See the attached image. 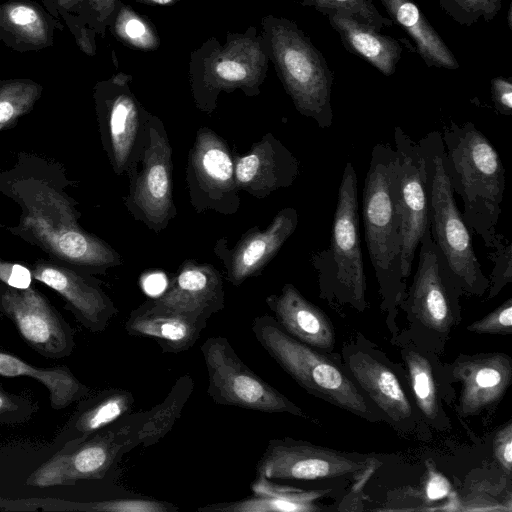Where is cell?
I'll list each match as a JSON object with an SVG mask.
<instances>
[{
	"label": "cell",
	"mask_w": 512,
	"mask_h": 512,
	"mask_svg": "<svg viewBox=\"0 0 512 512\" xmlns=\"http://www.w3.org/2000/svg\"><path fill=\"white\" fill-rule=\"evenodd\" d=\"M43 169L42 163L22 161L0 175V190L22 209L18 226L10 230L39 246L53 260L87 274L103 273L121 265L117 251L79 225L80 213L72 198Z\"/></svg>",
	"instance_id": "obj_1"
},
{
	"label": "cell",
	"mask_w": 512,
	"mask_h": 512,
	"mask_svg": "<svg viewBox=\"0 0 512 512\" xmlns=\"http://www.w3.org/2000/svg\"><path fill=\"white\" fill-rule=\"evenodd\" d=\"M399 156L389 144L378 143L371 152L362 193L364 238L379 286L380 310L395 337L399 304L407 288L402 275V218L398 198Z\"/></svg>",
	"instance_id": "obj_2"
},
{
	"label": "cell",
	"mask_w": 512,
	"mask_h": 512,
	"mask_svg": "<svg viewBox=\"0 0 512 512\" xmlns=\"http://www.w3.org/2000/svg\"><path fill=\"white\" fill-rule=\"evenodd\" d=\"M441 135L444 168L453 193L462 200L464 223L490 249L502 212L504 164L490 140L471 122L451 123Z\"/></svg>",
	"instance_id": "obj_3"
},
{
	"label": "cell",
	"mask_w": 512,
	"mask_h": 512,
	"mask_svg": "<svg viewBox=\"0 0 512 512\" xmlns=\"http://www.w3.org/2000/svg\"><path fill=\"white\" fill-rule=\"evenodd\" d=\"M251 329L260 346L307 393L368 422H383L346 372L340 353L294 339L270 315L256 317Z\"/></svg>",
	"instance_id": "obj_4"
},
{
	"label": "cell",
	"mask_w": 512,
	"mask_h": 512,
	"mask_svg": "<svg viewBox=\"0 0 512 512\" xmlns=\"http://www.w3.org/2000/svg\"><path fill=\"white\" fill-rule=\"evenodd\" d=\"M419 247L416 272L399 304L408 326L398 334L441 356L452 330L462 320L459 300L464 293L432 240L429 227Z\"/></svg>",
	"instance_id": "obj_5"
},
{
	"label": "cell",
	"mask_w": 512,
	"mask_h": 512,
	"mask_svg": "<svg viewBox=\"0 0 512 512\" xmlns=\"http://www.w3.org/2000/svg\"><path fill=\"white\" fill-rule=\"evenodd\" d=\"M261 27L269 59L296 110L320 128L330 127L334 73L322 53L289 19L267 15Z\"/></svg>",
	"instance_id": "obj_6"
},
{
	"label": "cell",
	"mask_w": 512,
	"mask_h": 512,
	"mask_svg": "<svg viewBox=\"0 0 512 512\" xmlns=\"http://www.w3.org/2000/svg\"><path fill=\"white\" fill-rule=\"evenodd\" d=\"M357 174L346 163L337 194L330 245L315 253L319 297L332 306L353 308L358 313L370 307L366 299V276L359 229Z\"/></svg>",
	"instance_id": "obj_7"
},
{
	"label": "cell",
	"mask_w": 512,
	"mask_h": 512,
	"mask_svg": "<svg viewBox=\"0 0 512 512\" xmlns=\"http://www.w3.org/2000/svg\"><path fill=\"white\" fill-rule=\"evenodd\" d=\"M425 161L428 225L431 238L440 249L464 294L482 297L489 279L478 261L470 232L459 211L444 168L441 132L431 131L421 138Z\"/></svg>",
	"instance_id": "obj_8"
},
{
	"label": "cell",
	"mask_w": 512,
	"mask_h": 512,
	"mask_svg": "<svg viewBox=\"0 0 512 512\" xmlns=\"http://www.w3.org/2000/svg\"><path fill=\"white\" fill-rule=\"evenodd\" d=\"M270 61L264 39L250 26L244 33L227 32L221 45L209 38L191 53L189 80L196 107L211 114L221 92L240 89L246 96L260 94Z\"/></svg>",
	"instance_id": "obj_9"
},
{
	"label": "cell",
	"mask_w": 512,
	"mask_h": 512,
	"mask_svg": "<svg viewBox=\"0 0 512 512\" xmlns=\"http://www.w3.org/2000/svg\"><path fill=\"white\" fill-rule=\"evenodd\" d=\"M340 355L346 372L379 412L383 422L401 434L423 432L425 426L413 403L400 363L393 362L362 333L345 342Z\"/></svg>",
	"instance_id": "obj_10"
},
{
	"label": "cell",
	"mask_w": 512,
	"mask_h": 512,
	"mask_svg": "<svg viewBox=\"0 0 512 512\" xmlns=\"http://www.w3.org/2000/svg\"><path fill=\"white\" fill-rule=\"evenodd\" d=\"M147 412L129 413L72 448L56 451L27 477L25 484L50 488L101 480L127 452L141 446Z\"/></svg>",
	"instance_id": "obj_11"
},
{
	"label": "cell",
	"mask_w": 512,
	"mask_h": 512,
	"mask_svg": "<svg viewBox=\"0 0 512 512\" xmlns=\"http://www.w3.org/2000/svg\"><path fill=\"white\" fill-rule=\"evenodd\" d=\"M200 351L208 373L207 394L216 404L307 418L301 407L252 371L227 338L211 336Z\"/></svg>",
	"instance_id": "obj_12"
},
{
	"label": "cell",
	"mask_w": 512,
	"mask_h": 512,
	"mask_svg": "<svg viewBox=\"0 0 512 512\" xmlns=\"http://www.w3.org/2000/svg\"><path fill=\"white\" fill-rule=\"evenodd\" d=\"M132 77L117 73L96 83L93 99L101 142L117 175L128 174L148 136V112L135 97Z\"/></svg>",
	"instance_id": "obj_13"
},
{
	"label": "cell",
	"mask_w": 512,
	"mask_h": 512,
	"mask_svg": "<svg viewBox=\"0 0 512 512\" xmlns=\"http://www.w3.org/2000/svg\"><path fill=\"white\" fill-rule=\"evenodd\" d=\"M172 149L163 122L150 114L144 148L128 172L129 192L124 200L130 214L159 232L176 215L173 200Z\"/></svg>",
	"instance_id": "obj_14"
},
{
	"label": "cell",
	"mask_w": 512,
	"mask_h": 512,
	"mask_svg": "<svg viewBox=\"0 0 512 512\" xmlns=\"http://www.w3.org/2000/svg\"><path fill=\"white\" fill-rule=\"evenodd\" d=\"M370 454L346 452L291 437L271 439L257 462L256 476L270 480H320L367 476Z\"/></svg>",
	"instance_id": "obj_15"
},
{
	"label": "cell",
	"mask_w": 512,
	"mask_h": 512,
	"mask_svg": "<svg viewBox=\"0 0 512 512\" xmlns=\"http://www.w3.org/2000/svg\"><path fill=\"white\" fill-rule=\"evenodd\" d=\"M186 182L189 201L197 213L234 214L240 206L234 155L215 131L202 127L190 149Z\"/></svg>",
	"instance_id": "obj_16"
},
{
	"label": "cell",
	"mask_w": 512,
	"mask_h": 512,
	"mask_svg": "<svg viewBox=\"0 0 512 512\" xmlns=\"http://www.w3.org/2000/svg\"><path fill=\"white\" fill-rule=\"evenodd\" d=\"M0 313L14 324L25 343L45 358L61 359L74 351L72 327L35 288L16 289L1 283Z\"/></svg>",
	"instance_id": "obj_17"
},
{
	"label": "cell",
	"mask_w": 512,
	"mask_h": 512,
	"mask_svg": "<svg viewBox=\"0 0 512 512\" xmlns=\"http://www.w3.org/2000/svg\"><path fill=\"white\" fill-rule=\"evenodd\" d=\"M391 342L399 348L410 395L424 426L445 432L451 429L444 403L454 404L456 391L447 363L440 356L397 334Z\"/></svg>",
	"instance_id": "obj_18"
},
{
	"label": "cell",
	"mask_w": 512,
	"mask_h": 512,
	"mask_svg": "<svg viewBox=\"0 0 512 512\" xmlns=\"http://www.w3.org/2000/svg\"><path fill=\"white\" fill-rule=\"evenodd\" d=\"M447 366L460 387L454 406L461 418L495 408L512 383V358L504 352L461 353Z\"/></svg>",
	"instance_id": "obj_19"
},
{
	"label": "cell",
	"mask_w": 512,
	"mask_h": 512,
	"mask_svg": "<svg viewBox=\"0 0 512 512\" xmlns=\"http://www.w3.org/2000/svg\"><path fill=\"white\" fill-rule=\"evenodd\" d=\"M395 149L399 156L398 198L402 218V275L407 280L412 271L416 249L429 227L425 161L421 146L401 127L394 129Z\"/></svg>",
	"instance_id": "obj_20"
},
{
	"label": "cell",
	"mask_w": 512,
	"mask_h": 512,
	"mask_svg": "<svg viewBox=\"0 0 512 512\" xmlns=\"http://www.w3.org/2000/svg\"><path fill=\"white\" fill-rule=\"evenodd\" d=\"M35 280L57 292L65 309L91 332L104 331L118 309L89 274L56 260L40 259L31 269Z\"/></svg>",
	"instance_id": "obj_21"
},
{
	"label": "cell",
	"mask_w": 512,
	"mask_h": 512,
	"mask_svg": "<svg viewBox=\"0 0 512 512\" xmlns=\"http://www.w3.org/2000/svg\"><path fill=\"white\" fill-rule=\"evenodd\" d=\"M297 224V211L286 207L264 230L250 228L233 248L227 247L225 238L218 240L214 251L224 264L228 281L239 286L259 274L294 233Z\"/></svg>",
	"instance_id": "obj_22"
},
{
	"label": "cell",
	"mask_w": 512,
	"mask_h": 512,
	"mask_svg": "<svg viewBox=\"0 0 512 512\" xmlns=\"http://www.w3.org/2000/svg\"><path fill=\"white\" fill-rule=\"evenodd\" d=\"M239 190L256 198L290 187L299 174V162L272 133H266L243 155L234 156Z\"/></svg>",
	"instance_id": "obj_23"
},
{
	"label": "cell",
	"mask_w": 512,
	"mask_h": 512,
	"mask_svg": "<svg viewBox=\"0 0 512 512\" xmlns=\"http://www.w3.org/2000/svg\"><path fill=\"white\" fill-rule=\"evenodd\" d=\"M148 301L208 321L224 308L223 279L214 266L189 259L179 267L168 288Z\"/></svg>",
	"instance_id": "obj_24"
},
{
	"label": "cell",
	"mask_w": 512,
	"mask_h": 512,
	"mask_svg": "<svg viewBox=\"0 0 512 512\" xmlns=\"http://www.w3.org/2000/svg\"><path fill=\"white\" fill-rule=\"evenodd\" d=\"M266 304L291 337L319 351L334 352L337 337L331 319L293 284L287 283L279 294L269 295Z\"/></svg>",
	"instance_id": "obj_25"
},
{
	"label": "cell",
	"mask_w": 512,
	"mask_h": 512,
	"mask_svg": "<svg viewBox=\"0 0 512 512\" xmlns=\"http://www.w3.org/2000/svg\"><path fill=\"white\" fill-rule=\"evenodd\" d=\"M206 324L203 318L158 307L146 300L130 312L124 329L130 336L153 339L164 353L177 354L196 344Z\"/></svg>",
	"instance_id": "obj_26"
},
{
	"label": "cell",
	"mask_w": 512,
	"mask_h": 512,
	"mask_svg": "<svg viewBox=\"0 0 512 512\" xmlns=\"http://www.w3.org/2000/svg\"><path fill=\"white\" fill-rule=\"evenodd\" d=\"M56 30L64 24L32 0H7L0 3V41L24 53L52 47Z\"/></svg>",
	"instance_id": "obj_27"
},
{
	"label": "cell",
	"mask_w": 512,
	"mask_h": 512,
	"mask_svg": "<svg viewBox=\"0 0 512 512\" xmlns=\"http://www.w3.org/2000/svg\"><path fill=\"white\" fill-rule=\"evenodd\" d=\"M339 34L345 49L362 58L385 76L395 73L403 51L402 42L381 34L357 19L347 9H330L323 13Z\"/></svg>",
	"instance_id": "obj_28"
},
{
	"label": "cell",
	"mask_w": 512,
	"mask_h": 512,
	"mask_svg": "<svg viewBox=\"0 0 512 512\" xmlns=\"http://www.w3.org/2000/svg\"><path fill=\"white\" fill-rule=\"evenodd\" d=\"M135 398L122 388H108L79 401L76 410L55 438L57 449L72 448L122 416L131 413Z\"/></svg>",
	"instance_id": "obj_29"
},
{
	"label": "cell",
	"mask_w": 512,
	"mask_h": 512,
	"mask_svg": "<svg viewBox=\"0 0 512 512\" xmlns=\"http://www.w3.org/2000/svg\"><path fill=\"white\" fill-rule=\"evenodd\" d=\"M252 495L237 501L207 504L200 512H311L319 510L316 500L327 490L304 491L282 486L270 479L256 476Z\"/></svg>",
	"instance_id": "obj_30"
},
{
	"label": "cell",
	"mask_w": 512,
	"mask_h": 512,
	"mask_svg": "<svg viewBox=\"0 0 512 512\" xmlns=\"http://www.w3.org/2000/svg\"><path fill=\"white\" fill-rule=\"evenodd\" d=\"M390 19L414 41L427 67L457 69L459 63L413 0H380Z\"/></svg>",
	"instance_id": "obj_31"
},
{
	"label": "cell",
	"mask_w": 512,
	"mask_h": 512,
	"mask_svg": "<svg viewBox=\"0 0 512 512\" xmlns=\"http://www.w3.org/2000/svg\"><path fill=\"white\" fill-rule=\"evenodd\" d=\"M0 376L37 380L48 390L50 405L55 410L64 409L91 394L90 388L80 382L68 367L39 368L1 349Z\"/></svg>",
	"instance_id": "obj_32"
},
{
	"label": "cell",
	"mask_w": 512,
	"mask_h": 512,
	"mask_svg": "<svg viewBox=\"0 0 512 512\" xmlns=\"http://www.w3.org/2000/svg\"><path fill=\"white\" fill-rule=\"evenodd\" d=\"M194 389L189 374L179 377L165 399L147 410V419L141 431V446L146 448L159 442L171 431Z\"/></svg>",
	"instance_id": "obj_33"
},
{
	"label": "cell",
	"mask_w": 512,
	"mask_h": 512,
	"mask_svg": "<svg viewBox=\"0 0 512 512\" xmlns=\"http://www.w3.org/2000/svg\"><path fill=\"white\" fill-rule=\"evenodd\" d=\"M109 28L118 41L130 48L152 51L160 45L157 30L150 20L120 0L117 2Z\"/></svg>",
	"instance_id": "obj_34"
},
{
	"label": "cell",
	"mask_w": 512,
	"mask_h": 512,
	"mask_svg": "<svg viewBox=\"0 0 512 512\" xmlns=\"http://www.w3.org/2000/svg\"><path fill=\"white\" fill-rule=\"evenodd\" d=\"M43 86L27 78L0 80V131L15 126L40 99Z\"/></svg>",
	"instance_id": "obj_35"
},
{
	"label": "cell",
	"mask_w": 512,
	"mask_h": 512,
	"mask_svg": "<svg viewBox=\"0 0 512 512\" xmlns=\"http://www.w3.org/2000/svg\"><path fill=\"white\" fill-rule=\"evenodd\" d=\"M60 17L73 35L79 49L89 56L96 53V33L86 22V0H55Z\"/></svg>",
	"instance_id": "obj_36"
},
{
	"label": "cell",
	"mask_w": 512,
	"mask_h": 512,
	"mask_svg": "<svg viewBox=\"0 0 512 512\" xmlns=\"http://www.w3.org/2000/svg\"><path fill=\"white\" fill-rule=\"evenodd\" d=\"M440 7L456 23L471 26L481 18L493 20L502 8V0H437Z\"/></svg>",
	"instance_id": "obj_37"
},
{
	"label": "cell",
	"mask_w": 512,
	"mask_h": 512,
	"mask_svg": "<svg viewBox=\"0 0 512 512\" xmlns=\"http://www.w3.org/2000/svg\"><path fill=\"white\" fill-rule=\"evenodd\" d=\"M303 6L313 7L322 14L330 9H347L357 19L377 31L393 26L394 22L384 17L373 4V0H300Z\"/></svg>",
	"instance_id": "obj_38"
},
{
	"label": "cell",
	"mask_w": 512,
	"mask_h": 512,
	"mask_svg": "<svg viewBox=\"0 0 512 512\" xmlns=\"http://www.w3.org/2000/svg\"><path fill=\"white\" fill-rule=\"evenodd\" d=\"M489 250L488 256L493 263V269L488 277L487 299H492L512 282V244L505 235L497 233Z\"/></svg>",
	"instance_id": "obj_39"
},
{
	"label": "cell",
	"mask_w": 512,
	"mask_h": 512,
	"mask_svg": "<svg viewBox=\"0 0 512 512\" xmlns=\"http://www.w3.org/2000/svg\"><path fill=\"white\" fill-rule=\"evenodd\" d=\"M77 510L96 512H176L173 503L151 498H117L80 504Z\"/></svg>",
	"instance_id": "obj_40"
},
{
	"label": "cell",
	"mask_w": 512,
	"mask_h": 512,
	"mask_svg": "<svg viewBox=\"0 0 512 512\" xmlns=\"http://www.w3.org/2000/svg\"><path fill=\"white\" fill-rule=\"evenodd\" d=\"M466 330L482 335H512V297L484 317L467 325Z\"/></svg>",
	"instance_id": "obj_41"
},
{
	"label": "cell",
	"mask_w": 512,
	"mask_h": 512,
	"mask_svg": "<svg viewBox=\"0 0 512 512\" xmlns=\"http://www.w3.org/2000/svg\"><path fill=\"white\" fill-rule=\"evenodd\" d=\"M36 409L32 400L10 393L0 384V423L25 422L34 415Z\"/></svg>",
	"instance_id": "obj_42"
},
{
	"label": "cell",
	"mask_w": 512,
	"mask_h": 512,
	"mask_svg": "<svg viewBox=\"0 0 512 512\" xmlns=\"http://www.w3.org/2000/svg\"><path fill=\"white\" fill-rule=\"evenodd\" d=\"M118 0H86L87 26L101 37L105 36Z\"/></svg>",
	"instance_id": "obj_43"
},
{
	"label": "cell",
	"mask_w": 512,
	"mask_h": 512,
	"mask_svg": "<svg viewBox=\"0 0 512 512\" xmlns=\"http://www.w3.org/2000/svg\"><path fill=\"white\" fill-rule=\"evenodd\" d=\"M492 453L501 470L512 477V420L509 419L494 434Z\"/></svg>",
	"instance_id": "obj_44"
},
{
	"label": "cell",
	"mask_w": 512,
	"mask_h": 512,
	"mask_svg": "<svg viewBox=\"0 0 512 512\" xmlns=\"http://www.w3.org/2000/svg\"><path fill=\"white\" fill-rule=\"evenodd\" d=\"M32 280L33 276L28 267L0 258L1 283L16 289H26L31 286Z\"/></svg>",
	"instance_id": "obj_45"
},
{
	"label": "cell",
	"mask_w": 512,
	"mask_h": 512,
	"mask_svg": "<svg viewBox=\"0 0 512 512\" xmlns=\"http://www.w3.org/2000/svg\"><path fill=\"white\" fill-rule=\"evenodd\" d=\"M491 98L496 110L505 116L512 115V79L502 76L491 80Z\"/></svg>",
	"instance_id": "obj_46"
},
{
	"label": "cell",
	"mask_w": 512,
	"mask_h": 512,
	"mask_svg": "<svg viewBox=\"0 0 512 512\" xmlns=\"http://www.w3.org/2000/svg\"><path fill=\"white\" fill-rule=\"evenodd\" d=\"M450 485L441 474L431 471L425 484V494L430 501H438L448 497Z\"/></svg>",
	"instance_id": "obj_47"
},
{
	"label": "cell",
	"mask_w": 512,
	"mask_h": 512,
	"mask_svg": "<svg viewBox=\"0 0 512 512\" xmlns=\"http://www.w3.org/2000/svg\"><path fill=\"white\" fill-rule=\"evenodd\" d=\"M45 9L56 19L60 20V15L57 10L55 0H41Z\"/></svg>",
	"instance_id": "obj_48"
},
{
	"label": "cell",
	"mask_w": 512,
	"mask_h": 512,
	"mask_svg": "<svg viewBox=\"0 0 512 512\" xmlns=\"http://www.w3.org/2000/svg\"><path fill=\"white\" fill-rule=\"evenodd\" d=\"M138 3H143L147 5H161V6H168L173 5L177 3L180 0H134Z\"/></svg>",
	"instance_id": "obj_49"
},
{
	"label": "cell",
	"mask_w": 512,
	"mask_h": 512,
	"mask_svg": "<svg viewBox=\"0 0 512 512\" xmlns=\"http://www.w3.org/2000/svg\"><path fill=\"white\" fill-rule=\"evenodd\" d=\"M507 23L510 30H512V2L509 4L507 11Z\"/></svg>",
	"instance_id": "obj_50"
}]
</instances>
